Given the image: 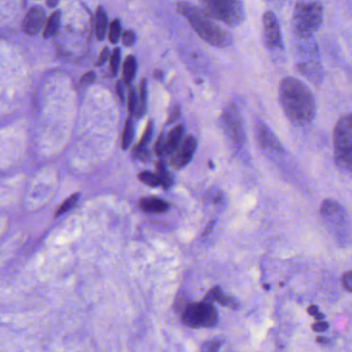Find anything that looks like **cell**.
I'll return each instance as SVG.
<instances>
[{"mask_svg":"<svg viewBox=\"0 0 352 352\" xmlns=\"http://www.w3.org/2000/svg\"><path fill=\"white\" fill-rule=\"evenodd\" d=\"M279 99L283 113L295 125H307L316 118V97L309 87L299 78L287 76L281 80Z\"/></svg>","mask_w":352,"mask_h":352,"instance_id":"6da1fadb","label":"cell"},{"mask_svg":"<svg viewBox=\"0 0 352 352\" xmlns=\"http://www.w3.org/2000/svg\"><path fill=\"white\" fill-rule=\"evenodd\" d=\"M176 8L179 14L188 21L192 30L209 45L225 47L233 43L232 35L215 24L204 10L188 2H179Z\"/></svg>","mask_w":352,"mask_h":352,"instance_id":"7a4b0ae2","label":"cell"},{"mask_svg":"<svg viewBox=\"0 0 352 352\" xmlns=\"http://www.w3.org/2000/svg\"><path fill=\"white\" fill-rule=\"evenodd\" d=\"M335 163L339 170L352 177V113L343 116L333 134Z\"/></svg>","mask_w":352,"mask_h":352,"instance_id":"3957f363","label":"cell"},{"mask_svg":"<svg viewBox=\"0 0 352 352\" xmlns=\"http://www.w3.org/2000/svg\"><path fill=\"white\" fill-rule=\"evenodd\" d=\"M324 22V8L318 1L300 2L294 10L293 24L301 39L309 38Z\"/></svg>","mask_w":352,"mask_h":352,"instance_id":"277c9868","label":"cell"},{"mask_svg":"<svg viewBox=\"0 0 352 352\" xmlns=\"http://www.w3.org/2000/svg\"><path fill=\"white\" fill-rule=\"evenodd\" d=\"M200 3L211 19L232 28L239 26L245 20L243 0H200Z\"/></svg>","mask_w":352,"mask_h":352,"instance_id":"5b68a950","label":"cell"},{"mask_svg":"<svg viewBox=\"0 0 352 352\" xmlns=\"http://www.w3.org/2000/svg\"><path fill=\"white\" fill-rule=\"evenodd\" d=\"M182 322L190 328H212L217 324V314L208 302L188 304L182 310Z\"/></svg>","mask_w":352,"mask_h":352,"instance_id":"8992f818","label":"cell"},{"mask_svg":"<svg viewBox=\"0 0 352 352\" xmlns=\"http://www.w3.org/2000/svg\"><path fill=\"white\" fill-rule=\"evenodd\" d=\"M263 35L266 47L272 51L283 50L280 25L274 12L268 10L263 16Z\"/></svg>","mask_w":352,"mask_h":352,"instance_id":"52a82bcc","label":"cell"},{"mask_svg":"<svg viewBox=\"0 0 352 352\" xmlns=\"http://www.w3.org/2000/svg\"><path fill=\"white\" fill-rule=\"evenodd\" d=\"M320 214L329 225L337 230V232H344L345 226H346V214L340 203L333 199H326L320 207Z\"/></svg>","mask_w":352,"mask_h":352,"instance_id":"ba28073f","label":"cell"},{"mask_svg":"<svg viewBox=\"0 0 352 352\" xmlns=\"http://www.w3.org/2000/svg\"><path fill=\"white\" fill-rule=\"evenodd\" d=\"M197 148V142L192 136H188L186 140L182 142L180 146L176 148L175 156L173 158V163L177 168L186 166L194 156L195 151Z\"/></svg>","mask_w":352,"mask_h":352,"instance_id":"9c48e42d","label":"cell"},{"mask_svg":"<svg viewBox=\"0 0 352 352\" xmlns=\"http://www.w3.org/2000/svg\"><path fill=\"white\" fill-rule=\"evenodd\" d=\"M45 12L41 6H34L29 10L23 21V28L27 34L34 35L41 31L45 24Z\"/></svg>","mask_w":352,"mask_h":352,"instance_id":"30bf717a","label":"cell"},{"mask_svg":"<svg viewBox=\"0 0 352 352\" xmlns=\"http://www.w3.org/2000/svg\"><path fill=\"white\" fill-rule=\"evenodd\" d=\"M258 138L260 140L261 144L264 148L277 153L283 152V148L281 146L280 142L277 140L276 136L266 126H260L258 128Z\"/></svg>","mask_w":352,"mask_h":352,"instance_id":"8fae6325","label":"cell"},{"mask_svg":"<svg viewBox=\"0 0 352 352\" xmlns=\"http://www.w3.org/2000/svg\"><path fill=\"white\" fill-rule=\"evenodd\" d=\"M204 301L208 302V303L217 302V303L221 304V305L227 306V307L232 308V309H238V308H239V303H238L235 299H233V298L223 295V292H221V289H219V287L211 289V291L207 294L206 297H205Z\"/></svg>","mask_w":352,"mask_h":352,"instance_id":"7c38bea8","label":"cell"},{"mask_svg":"<svg viewBox=\"0 0 352 352\" xmlns=\"http://www.w3.org/2000/svg\"><path fill=\"white\" fill-rule=\"evenodd\" d=\"M140 207L144 212L163 213L168 210L169 204L162 199L144 198L140 201Z\"/></svg>","mask_w":352,"mask_h":352,"instance_id":"4fadbf2b","label":"cell"},{"mask_svg":"<svg viewBox=\"0 0 352 352\" xmlns=\"http://www.w3.org/2000/svg\"><path fill=\"white\" fill-rule=\"evenodd\" d=\"M109 26V16L103 6H98L95 14V35L98 41H103Z\"/></svg>","mask_w":352,"mask_h":352,"instance_id":"5bb4252c","label":"cell"},{"mask_svg":"<svg viewBox=\"0 0 352 352\" xmlns=\"http://www.w3.org/2000/svg\"><path fill=\"white\" fill-rule=\"evenodd\" d=\"M184 126L179 125L169 132L168 135L165 138V152L166 154H173L179 146L184 136Z\"/></svg>","mask_w":352,"mask_h":352,"instance_id":"9a60e30c","label":"cell"},{"mask_svg":"<svg viewBox=\"0 0 352 352\" xmlns=\"http://www.w3.org/2000/svg\"><path fill=\"white\" fill-rule=\"evenodd\" d=\"M60 24H61V12L56 10L47 21V26H45V31H43V37L45 38H52V37L55 36L59 31Z\"/></svg>","mask_w":352,"mask_h":352,"instance_id":"2e32d148","label":"cell"},{"mask_svg":"<svg viewBox=\"0 0 352 352\" xmlns=\"http://www.w3.org/2000/svg\"><path fill=\"white\" fill-rule=\"evenodd\" d=\"M138 70V61L134 56L130 55L126 58L123 65V78L126 84L130 85L133 82Z\"/></svg>","mask_w":352,"mask_h":352,"instance_id":"e0dca14e","label":"cell"},{"mask_svg":"<svg viewBox=\"0 0 352 352\" xmlns=\"http://www.w3.org/2000/svg\"><path fill=\"white\" fill-rule=\"evenodd\" d=\"M228 127L230 133L233 136L234 140L241 142V127L238 118H236L235 113H231L227 117Z\"/></svg>","mask_w":352,"mask_h":352,"instance_id":"ac0fdd59","label":"cell"},{"mask_svg":"<svg viewBox=\"0 0 352 352\" xmlns=\"http://www.w3.org/2000/svg\"><path fill=\"white\" fill-rule=\"evenodd\" d=\"M134 135V123L132 118L126 121L125 128H124L123 138H122V146L124 150H127L133 140Z\"/></svg>","mask_w":352,"mask_h":352,"instance_id":"d6986e66","label":"cell"},{"mask_svg":"<svg viewBox=\"0 0 352 352\" xmlns=\"http://www.w3.org/2000/svg\"><path fill=\"white\" fill-rule=\"evenodd\" d=\"M122 32V25L121 21L119 19H115L111 21V25H109V39L111 43H117L119 41L120 37H121Z\"/></svg>","mask_w":352,"mask_h":352,"instance_id":"ffe728a7","label":"cell"},{"mask_svg":"<svg viewBox=\"0 0 352 352\" xmlns=\"http://www.w3.org/2000/svg\"><path fill=\"white\" fill-rule=\"evenodd\" d=\"M157 169H158V175H158L159 179H160L161 186H164V188L170 186L173 182V176L166 170L164 164L162 162L158 163Z\"/></svg>","mask_w":352,"mask_h":352,"instance_id":"44dd1931","label":"cell"},{"mask_svg":"<svg viewBox=\"0 0 352 352\" xmlns=\"http://www.w3.org/2000/svg\"><path fill=\"white\" fill-rule=\"evenodd\" d=\"M120 63H121V50L119 47H116L111 53V61H109L113 76H117L118 72H119Z\"/></svg>","mask_w":352,"mask_h":352,"instance_id":"7402d4cb","label":"cell"},{"mask_svg":"<svg viewBox=\"0 0 352 352\" xmlns=\"http://www.w3.org/2000/svg\"><path fill=\"white\" fill-rule=\"evenodd\" d=\"M138 178H140V182L148 184V186H153V188L161 186V182L159 179L158 175H154V173L144 171V173L138 175Z\"/></svg>","mask_w":352,"mask_h":352,"instance_id":"603a6c76","label":"cell"},{"mask_svg":"<svg viewBox=\"0 0 352 352\" xmlns=\"http://www.w3.org/2000/svg\"><path fill=\"white\" fill-rule=\"evenodd\" d=\"M78 194H74L72 196L68 197L61 205H60L59 208H58L57 212H56V215H62L64 213L69 211L72 207L76 205V203L78 202Z\"/></svg>","mask_w":352,"mask_h":352,"instance_id":"cb8c5ba5","label":"cell"},{"mask_svg":"<svg viewBox=\"0 0 352 352\" xmlns=\"http://www.w3.org/2000/svg\"><path fill=\"white\" fill-rule=\"evenodd\" d=\"M128 109L131 113H135L138 109V97L135 89L131 88L128 94Z\"/></svg>","mask_w":352,"mask_h":352,"instance_id":"d4e9b609","label":"cell"},{"mask_svg":"<svg viewBox=\"0 0 352 352\" xmlns=\"http://www.w3.org/2000/svg\"><path fill=\"white\" fill-rule=\"evenodd\" d=\"M148 82L146 80H142L140 82V113H144L146 104V96H148Z\"/></svg>","mask_w":352,"mask_h":352,"instance_id":"484cf974","label":"cell"},{"mask_svg":"<svg viewBox=\"0 0 352 352\" xmlns=\"http://www.w3.org/2000/svg\"><path fill=\"white\" fill-rule=\"evenodd\" d=\"M136 35L132 30L124 31L122 35V41L125 47H132L135 43Z\"/></svg>","mask_w":352,"mask_h":352,"instance_id":"4316f807","label":"cell"},{"mask_svg":"<svg viewBox=\"0 0 352 352\" xmlns=\"http://www.w3.org/2000/svg\"><path fill=\"white\" fill-rule=\"evenodd\" d=\"M221 345H223L221 341H211V342L205 343L200 352H217L221 349Z\"/></svg>","mask_w":352,"mask_h":352,"instance_id":"83f0119b","label":"cell"},{"mask_svg":"<svg viewBox=\"0 0 352 352\" xmlns=\"http://www.w3.org/2000/svg\"><path fill=\"white\" fill-rule=\"evenodd\" d=\"M153 138V126L152 124H148V127H146V131H144V136H142V140H140V146H144V148H146L148 142H151Z\"/></svg>","mask_w":352,"mask_h":352,"instance_id":"f1b7e54d","label":"cell"},{"mask_svg":"<svg viewBox=\"0 0 352 352\" xmlns=\"http://www.w3.org/2000/svg\"><path fill=\"white\" fill-rule=\"evenodd\" d=\"M341 283H342L343 287L347 292L352 293V270L347 271L346 273L343 274L342 278H341Z\"/></svg>","mask_w":352,"mask_h":352,"instance_id":"f546056e","label":"cell"},{"mask_svg":"<svg viewBox=\"0 0 352 352\" xmlns=\"http://www.w3.org/2000/svg\"><path fill=\"white\" fill-rule=\"evenodd\" d=\"M95 74L93 72H88V74H84L80 78V85L82 87H87L89 85L93 84L95 80Z\"/></svg>","mask_w":352,"mask_h":352,"instance_id":"4dcf8cb0","label":"cell"},{"mask_svg":"<svg viewBox=\"0 0 352 352\" xmlns=\"http://www.w3.org/2000/svg\"><path fill=\"white\" fill-rule=\"evenodd\" d=\"M328 329L329 324L328 322H324V320H318V322H316V324H312V330H314V332H326V331L328 330Z\"/></svg>","mask_w":352,"mask_h":352,"instance_id":"1f68e13d","label":"cell"},{"mask_svg":"<svg viewBox=\"0 0 352 352\" xmlns=\"http://www.w3.org/2000/svg\"><path fill=\"white\" fill-rule=\"evenodd\" d=\"M109 56H111V52H109V47H105L101 51L100 55H99L98 61L96 63L97 66L103 65L107 62V60L109 59Z\"/></svg>","mask_w":352,"mask_h":352,"instance_id":"d6a6232c","label":"cell"},{"mask_svg":"<svg viewBox=\"0 0 352 352\" xmlns=\"http://www.w3.org/2000/svg\"><path fill=\"white\" fill-rule=\"evenodd\" d=\"M156 152L159 156H163V155L166 154L165 152V136L161 135L159 138L158 142H157L156 144Z\"/></svg>","mask_w":352,"mask_h":352,"instance_id":"836d02e7","label":"cell"},{"mask_svg":"<svg viewBox=\"0 0 352 352\" xmlns=\"http://www.w3.org/2000/svg\"><path fill=\"white\" fill-rule=\"evenodd\" d=\"M267 3L275 10H281L285 6L287 0H266Z\"/></svg>","mask_w":352,"mask_h":352,"instance_id":"e575fe53","label":"cell"},{"mask_svg":"<svg viewBox=\"0 0 352 352\" xmlns=\"http://www.w3.org/2000/svg\"><path fill=\"white\" fill-rule=\"evenodd\" d=\"M179 116H180L179 107H178V105H175V107H173V111H171L170 118H169V119H170V120H169L168 123L169 124L173 123V122L176 121V120H177L178 118H179Z\"/></svg>","mask_w":352,"mask_h":352,"instance_id":"d590c367","label":"cell"},{"mask_svg":"<svg viewBox=\"0 0 352 352\" xmlns=\"http://www.w3.org/2000/svg\"><path fill=\"white\" fill-rule=\"evenodd\" d=\"M117 92L118 95H119L120 99H121L122 102L124 101V87L122 82H117Z\"/></svg>","mask_w":352,"mask_h":352,"instance_id":"8d00e7d4","label":"cell"},{"mask_svg":"<svg viewBox=\"0 0 352 352\" xmlns=\"http://www.w3.org/2000/svg\"><path fill=\"white\" fill-rule=\"evenodd\" d=\"M308 314H310V316H314V318H316V316H318V314H320V310H318V306L316 305H311L308 307L307 309Z\"/></svg>","mask_w":352,"mask_h":352,"instance_id":"74e56055","label":"cell"},{"mask_svg":"<svg viewBox=\"0 0 352 352\" xmlns=\"http://www.w3.org/2000/svg\"><path fill=\"white\" fill-rule=\"evenodd\" d=\"M316 342L320 343V344L326 345L329 343V339L327 337H318Z\"/></svg>","mask_w":352,"mask_h":352,"instance_id":"f35d334b","label":"cell"},{"mask_svg":"<svg viewBox=\"0 0 352 352\" xmlns=\"http://www.w3.org/2000/svg\"><path fill=\"white\" fill-rule=\"evenodd\" d=\"M60 0H47V4L50 6V8H55V6H58Z\"/></svg>","mask_w":352,"mask_h":352,"instance_id":"ab89813d","label":"cell"},{"mask_svg":"<svg viewBox=\"0 0 352 352\" xmlns=\"http://www.w3.org/2000/svg\"><path fill=\"white\" fill-rule=\"evenodd\" d=\"M324 318H326L324 314H322V312H320V314H318V316H316L314 318H316V320H324Z\"/></svg>","mask_w":352,"mask_h":352,"instance_id":"60d3db41","label":"cell"}]
</instances>
